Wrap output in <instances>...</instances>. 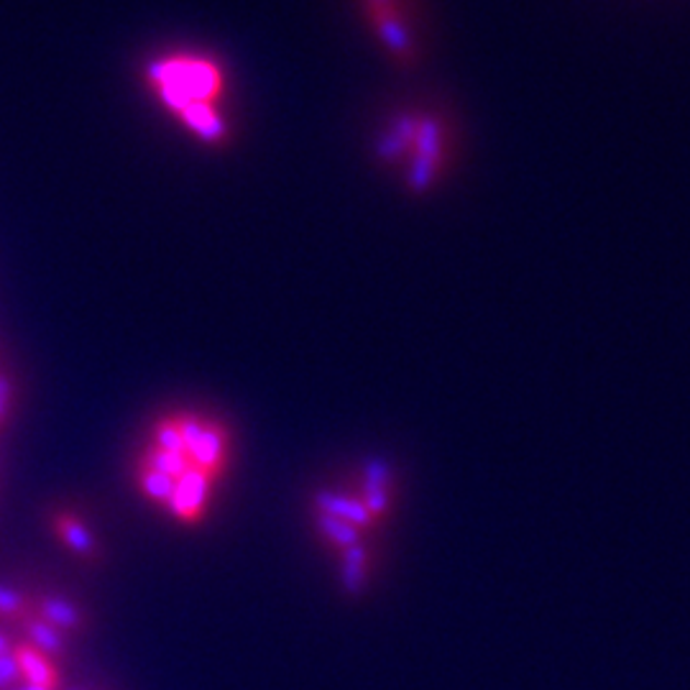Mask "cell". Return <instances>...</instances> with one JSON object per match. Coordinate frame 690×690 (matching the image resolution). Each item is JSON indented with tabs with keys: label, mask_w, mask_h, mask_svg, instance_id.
I'll return each instance as SVG.
<instances>
[{
	"label": "cell",
	"mask_w": 690,
	"mask_h": 690,
	"mask_svg": "<svg viewBox=\"0 0 690 690\" xmlns=\"http://www.w3.org/2000/svg\"><path fill=\"white\" fill-rule=\"evenodd\" d=\"M16 690H47V688H39V686H28V682H21V686Z\"/></svg>",
	"instance_id": "603a6c76"
},
{
	"label": "cell",
	"mask_w": 690,
	"mask_h": 690,
	"mask_svg": "<svg viewBox=\"0 0 690 690\" xmlns=\"http://www.w3.org/2000/svg\"><path fill=\"white\" fill-rule=\"evenodd\" d=\"M143 87L189 139L223 149L233 139L231 72L208 51L172 49L143 65Z\"/></svg>",
	"instance_id": "6da1fadb"
},
{
	"label": "cell",
	"mask_w": 690,
	"mask_h": 690,
	"mask_svg": "<svg viewBox=\"0 0 690 690\" xmlns=\"http://www.w3.org/2000/svg\"><path fill=\"white\" fill-rule=\"evenodd\" d=\"M51 527H55V535L67 545L74 555L93 560L97 555V537L93 535L85 522L74 517L72 512H57L51 517Z\"/></svg>",
	"instance_id": "ba28073f"
},
{
	"label": "cell",
	"mask_w": 690,
	"mask_h": 690,
	"mask_svg": "<svg viewBox=\"0 0 690 690\" xmlns=\"http://www.w3.org/2000/svg\"><path fill=\"white\" fill-rule=\"evenodd\" d=\"M24 634H26V642L32 644L34 650H39L42 655H47L49 659L65 657L67 650H70V644H67V634L59 632L57 627H51L49 621L36 617V613H28V617L24 619Z\"/></svg>",
	"instance_id": "30bf717a"
},
{
	"label": "cell",
	"mask_w": 690,
	"mask_h": 690,
	"mask_svg": "<svg viewBox=\"0 0 690 690\" xmlns=\"http://www.w3.org/2000/svg\"><path fill=\"white\" fill-rule=\"evenodd\" d=\"M376 154L409 192H432L455 164V128L437 110H397L378 131Z\"/></svg>",
	"instance_id": "7a4b0ae2"
},
{
	"label": "cell",
	"mask_w": 690,
	"mask_h": 690,
	"mask_svg": "<svg viewBox=\"0 0 690 690\" xmlns=\"http://www.w3.org/2000/svg\"><path fill=\"white\" fill-rule=\"evenodd\" d=\"M315 527L325 540H328L332 548L338 550H348L353 545L361 542V529H355L353 525H348L343 519L328 517V514H317L315 512Z\"/></svg>",
	"instance_id": "4fadbf2b"
},
{
	"label": "cell",
	"mask_w": 690,
	"mask_h": 690,
	"mask_svg": "<svg viewBox=\"0 0 690 690\" xmlns=\"http://www.w3.org/2000/svg\"><path fill=\"white\" fill-rule=\"evenodd\" d=\"M174 422H177L182 443H185V453H187V458H189V453H192V447L197 445V440H200L202 430H204V422H208V420H202V417H197L192 412H179V414H174Z\"/></svg>",
	"instance_id": "e0dca14e"
},
{
	"label": "cell",
	"mask_w": 690,
	"mask_h": 690,
	"mask_svg": "<svg viewBox=\"0 0 690 690\" xmlns=\"http://www.w3.org/2000/svg\"><path fill=\"white\" fill-rule=\"evenodd\" d=\"M394 471L384 460H371V464L363 468V489H382L391 491Z\"/></svg>",
	"instance_id": "d6986e66"
},
{
	"label": "cell",
	"mask_w": 690,
	"mask_h": 690,
	"mask_svg": "<svg viewBox=\"0 0 690 690\" xmlns=\"http://www.w3.org/2000/svg\"><path fill=\"white\" fill-rule=\"evenodd\" d=\"M36 617L49 621L51 627H57L59 632H80L85 629L87 619L78 604H72L70 598L62 596H42L36 604Z\"/></svg>",
	"instance_id": "9c48e42d"
},
{
	"label": "cell",
	"mask_w": 690,
	"mask_h": 690,
	"mask_svg": "<svg viewBox=\"0 0 690 690\" xmlns=\"http://www.w3.org/2000/svg\"><path fill=\"white\" fill-rule=\"evenodd\" d=\"M11 655L19 665L21 680L28 682V686H39V688H47V690L59 688V670H57L55 659L42 655V652L34 650L28 642L13 644Z\"/></svg>",
	"instance_id": "8992f818"
},
{
	"label": "cell",
	"mask_w": 690,
	"mask_h": 690,
	"mask_svg": "<svg viewBox=\"0 0 690 690\" xmlns=\"http://www.w3.org/2000/svg\"><path fill=\"white\" fill-rule=\"evenodd\" d=\"M141 464H147L149 468H154V471L169 476V479L179 481L182 476L187 473L189 468V458L182 453H169V451H162V447L156 445H149L147 451L141 453Z\"/></svg>",
	"instance_id": "5bb4252c"
},
{
	"label": "cell",
	"mask_w": 690,
	"mask_h": 690,
	"mask_svg": "<svg viewBox=\"0 0 690 690\" xmlns=\"http://www.w3.org/2000/svg\"><path fill=\"white\" fill-rule=\"evenodd\" d=\"M151 445L162 447V451H169V453H185V443H182V435H179V428L177 422H174V414H166V417H159V420L151 424Z\"/></svg>",
	"instance_id": "9a60e30c"
},
{
	"label": "cell",
	"mask_w": 690,
	"mask_h": 690,
	"mask_svg": "<svg viewBox=\"0 0 690 690\" xmlns=\"http://www.w3.org/2000/svg\"><path fill=\"white\" fill-rule=\"evenodd\" d=\"M136 487H139L141 496L149 499L151 504L166 506L174 494V487H177V481L169 479V476L154 471V468H149L147 464H141L139 460V466H136Z\"/></svg>",
	"instance_id": "8fae6325"
},
{
	"label": "cell",
	"mask_w": 690,
	"mask_h": 690,
	"mask_svg": "<svg viewBox=\"0 0 690 690\" xmlns=\"http://www.w3.org/2000/svg\"><path fill=\"white\" fill-rule=\"evenodd\" d=\"M369 581V550L363 545L343 550V586L351 596H359Z\"/></svg>",
	"instance_id": "7c38bea8"
},
{
	"label": "cell",
	"mask_w": 690,
	"mask_h": 690,
	"mask_svg": "<svg viewBox=\"0 0 690 690\" xmlns=\"http://www.w3.org/2000/svg\"><path fill=\"white\" fill-rule=\"evenodd\" d=\"M359 499L363 502V506H366V512L371 514V517H374L376 525L391 512V491L363 489Z\"/></svg>",
	"instance_id": "ac0fdd59"
},
{
	"label": "cell",
	"mask_w": 690,
	"mask_h": 690,
	"mask_svg": "<svg viewBox=\"0 0 690 690\" xmlns=\"http://www.w3.org/2000/svg\"><path fill=\"white\" fill-rule=\"evenodd\" d=\"M11 647H13V642H11V640H9V636H5L3 632H0V657H3V655H9V652H11Z\"/></svg>",
	"instance_id": "7402d4cb"
},
{
	"label": "cell",
	"mask_w": 690,
	"mask_h": 690,
	"mask_svg": "<svg viewBox=\"0 0 690 690\" xmlns=\"http://www.w3.org/2000/svg\"><path fill=\"white\" fill-rule=\"evenodd\" d=\"M315 512L317 514H328V517L343 519L348 525H353L355 529H369L374 527L376 522L366 512V506L359 496H343V494H330V491H317L315 499Z\"/></svg>",
	"instance_id": "52a82bcc"
},
{
	"label": "cell",
	"mask_w": 690,
	"mask_h": 690,
	"mask_svg": "<svg viewBox=\"0 0 690 690\" xmlns=\"http://www.w3.org/2000/svg\"><path fill=\"white\" fill-rule=\"evenodd\" d=\"M212 483L215 481H212L208 473H202L200 468H195L192 464H189L187 473L177 481L169 504H166L164 510L169 512L179 525H187V527L197 525V522H202L204 512H208Z\"/></svg>",
	"instance_id": "277c9868"
},
{
	"label": "cell",
	"mask_w": 690,
	"mask_h": 690,
	"mask_svg": "<svg viewBox=\"0 0 690 690\" xmlns=\"http://www.w3.org/2000/svg\"><path fill=\"white\" fill-rule=\"evenodd\" d=\"M21 682H24V680H21L19 665H16V659H13V655L9 652V655L0 657V690H13V688H19Z\"/></svg>",
	"instance_id": "ffe728a7"
},
{
	"label": "cell",
	"mask_w": 690,
	"mask_h": 690,
	"mask_svg": "<svg viewBox=\"0 0 690 690\" xmlns=\"http://www.w3.org/2000/svg\"><path fill=\"white\" fill-rule=\"evenodd\" d=\"M28 596L11 586H0V619H26Z\"/></svg>",
	"instance_id": "2e32d148"
},
{
	"label": "cell",
	"mask_w": 690,
	"mask_h": 690,
	"mask_svg": "<svg viewBox=\"0 0 690 690\" xmlns=\"http://www.w3.org/2000/svg\"><path fill=\"white\" fill-rule=\"evenodd\" d=\"M227 455H231V432L223 422L208 420L200 440L189 453V464L208 473L212 481H218L227 468Z\"/></svg>",
	"instance_id": "5b68a950"
},
{
	"label": "cell",
	"mask_w": 690,
	"mask_h": 690,
	"mask_svg": "<svg viewBox=\"0 0 690 690\" xmlns=\"http://www.w3.org/2000/svg\"><path fill=\"white\" fill-rule=\"evenodd\" d=\"M13 690H16V688H13Z\"/></svg>",
	"instance_id": "cb8c5ba5"
},
{
	"label": "cell",
	"mask_w": 690,
	"mask_h": 690,
	"mask_svg": "<svg viewBox=\"0 0 690 690\" xmlns=\"http://www.w3.org/2000/svg\"><path fill=\"white\" fill-rule=\"evenodd\" d=\"M11 399H13V384H11V378L5 376V374H0V424H3L5 417H9Z\"/></svg>",
	"instance_id": "44dd1931"
},
{
	"label": "cell",
	"mask_w": 690,
	"mask_h": 690,
	"mask_svg": "<svg viewBox=\"0 0 690 690\" xmlns=\"http://www.w3.org/2000/svg\"><path fill=\"white\" fill-rule=\"evenodd\" d=\"M371 39L394 65L414 67L420 62V26L414 16V0H355Z\"/></svg>",
	"instance_id": "3957f363"
}]
</instances>
